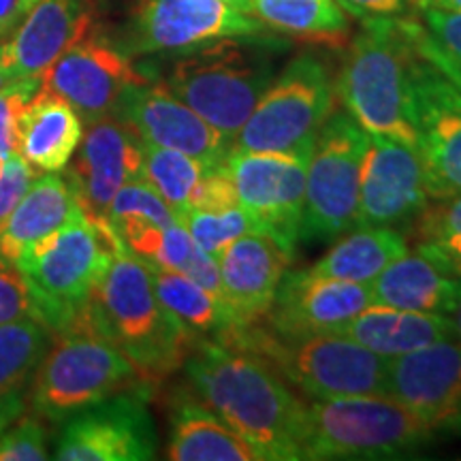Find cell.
Returning a JSON list of instances; mask_svg holds the SVG:
<instances>
[{
	"mask_svg": "<svg viewBox=\"0 0 461 461\" xmlns=\"http://www.w3.org/2000/svg\"><path fill=\"white\" fill-rule=\"evenodd\" d=\"M411 17H367L344 51L333 82L346 113L370 135L414 146Z\"/></svg>",
	"mask_w": 461,
	"mask_h": 461,
	"instance_id": "obj_3",
	"label": "cell"
},
{
	"mask_svg": "<svg viewBox=\"0 0 461 461\" xmlns=\"http://www.w3.org/2000/svg\"><path fill=\"white\" fill-rule=\"evenodd\" d=\"M224 3L230 5V7H235L238 11H241V14L252 15V3H250V0H224Z\"/></svg>",
	"mask_w": 461,
	"mask_h": 461,
	"instance_id": "obj_46",
	"label": "cell"
},
{
	"mask_svg": "<svg viewBox=\"0 0 461 461\" xmlns=\"http://www.w3.org/2000/svg\"><path fill=\"white\" fill-rule=\"evenodd\" d=\"M370 135L336 112L316 132L305 173L302 241H330L357 227L363 158Z\"/></svg>",
	"mask_w": 461,
	"mask_h": 461,
	"instance_id": "obj_10",
	"label": "cell"
},
{
	"mask_svg": "<svg viewBox=\"0 0 461 461\" xmlns=\"http://www.w3.org/2000/svg\"><path fill=\"white\" fill-rule=\"evenodd\" d=\"M370 303L372 285L327 278L312 269L285 272L263 321L280 336L342 333Z\"/></svg>",
	"mask_w": 461,
	"mask_h": 461,
	"instance_id": "obj_20",
	"label": "cell"
},
{
	"mask_svg": "<svg viewBox=\"0 0 461 461\" xmlns=\"http://www.w3.org/2000/svg\"><path fill=\"white\" fill-rule=\"evenodd\" d=\"M131 180H143V141L115 115L92 122L67 171L84 216L107 222L115 193Z\"/></svg>",
	"mask_w": 461,
	"mask_h": 461,
	"instance_id": "obj_19",
	"label": "cell"
},
{
	"mask_svg": "<svg viewBox=\"0 0 461 461\" xmlns=\"http://www.w3.org/2000/svg\"><path fill=\"white\" fill-rule=\"evenodd\" d=\"M336 107L330 67L321 56L303 51L276 75L235 137L250 152H286L314 141Z\"/></svg>",
	"mask_w": 461,
	"mask_h": 461,
	"instance_id": "obj_9",
	"label": "cell"
},
{
	"mask_svg": "<svg viewBox=\"0 0 461 461\" xmlns=\"http://www.w3.org/2000/svg\"><path fill=\"white\" fill-rule=\"evenodd\" d=\"M412 20L414 39L453 82L461 86V14L457 11L419 9Z\"/></svg>",
	"mask_w": 461,
	"mask_h": 461,
	"instance_id": "obj_33",
	"label": "cell"
},
{
	"mask_svg": "<svg viewBox=\"0 0 461 461\" xmlns=\"http://www.w3.org/2000/svg\"><path fill=\"white\" fill-rule=\"evenodd\" d=\"M429 201L417 148L384 135H370L363 158L357 227L414 222Z\"/></svg>",
	"mask_w": 461,
	"mask_h": 461,
	"instance_id": "obj_17",
	"label": "cell"
},
{
	"mask_svg": "<svg viewBox=\"0 0 461 461\" xmlns=\"http://www.w3.org/2000/svg\"><path fill=\"white\" fill-rule=\"evenodd\" d=\"M180 222L188 229L193 240L197 241L201 250L212 255L218 261L227 248L235 240L255 233L252 221L240 205L222 207V210H197L190 207L180 218Z\"/></svg>",
	"mask_w": 461,
	"mask_h": 461,
	"instance_id": "obj_35",
	"label": "cell"
},
{
	"mask_svg": "<svg viewBox=\"0 0 461 461\" xmlns=\"http://www.w3.org/2000/svg\"><path fill=\"white\" fill-rule=\"evenodd\" d=\"M143 79L118 45L88 32L43 73L41 88L65 99L84 122L92 124L113 115L124 90Z\"/></svg>",
	"mask_w": 461,
	"mask_h": 461,
	"instance_id": "obj_16",
	"label": "cell"
},
{
	"mask_svg": "<svg viewBox=\"0 0 461 461\" xmlns=\"http://www.w3.org/2000/svg\"><path fill=\"white\" fill-rule=\"evenodd\" d=\"M434 431L391 395L305 403L303 459H397L420 451Z\"/></svg>",
	"mask_w": 461,
	"mask_h": 461,
	"instance_id": "obj_7",
	"label": "cell"
},
{
	"mask_svg": "<svg viewBox=\"0 0 461 461\" xmlns=\"http://www.w3.org/2000/svg\"><path fill=\"white\" fill-rule=\"evenodd\" d=\"M39 0H0V41L24 22Z\"/></svg>",
	"mask_w": 461,
	"mask_h": 461,
	"instance_id": "obj_43",
	"label": "cell"
},
{
	"mask_svg": "<svg viewBox=\"0 0 461 461\" xmlns=\"http://www.w3.org/2000/svg\"><path fill=\"white\" fill-rule=\"evenodd\" d=\"M455 267H457V269H459V272H461V257L457 258V261H455Z\"/></svg>",
	"mask_w": 461,
	"mask_h": 461,
	"instance_id": "obj_47",
	"label": "cell"
},
{
	"mask_svg": "<svg viewBox=\"0 0 461 461\" xmlns=\"http://www.w3.org/2000/svg\"><path fill=\"white\" fill-rule=\"evenodd\" d=\"M32 316V297L15 263L0 257V325Z\"/></svg>",
	"mask_w": 461,
	"mask_h": 461,
	"instance_id": "obj_40",
	"label": "cell"
},
{
	"mask_svg": "<svg viewBox=\"0 0 461 461\" xmlns=\"http://www.w3.org/2000/svg\"><path fill=\"white\" fill-rule=\"evenodd\" d=\"M233 205H240L238 193H235V184L230 180L224 163L205 169L197 188H194L190 207H197V210H222V207Z\"/></svg>",
	"mask_w": 461,
	"mask_h": 461,
	"instance_id": "obj_41",
	"label": "cell"
},
{
	"mask_svg": "<svg viewBox=\"0 0 461 461\" xmlns=\"http://www.w3.org/2000/svg\"><path fill=\"white\" fill-rule=\"evenodd\" d=\"M88 319L118 346L148 387L182 367L199 342L160 303L148 263L131 250L118 252L96 282Z\"/></svg>",
	"mask_w": 461,
	"mask_h": 461,
	"instance_id": "obj_2",
	"label": "cell"
},
{
	"mask_svg": "<svg viewBox=\"0 0 461 461\" xmlns=\"http://www.w3.org/2000/svg\"><path fill=\"white\" fill-rule=\"evenodd\" d=\"M129 250L109 222L82 216L15 258L32 297V319L62 333L86 314L96 282L118 252Z\"/></svg>",
	"mask_w": 461,
	"mask_h": 461,
	"instance_id": "obj_6",
	"label": "cell"
},
{
	"mask_svg": "<svg viewBox=\"0 0 461 461\" xmlns=\"http://www.w3.org/2000/svg\"><path fill=\"white\" fill-rule=\"evenodd\" d=\"M448 319H451L453 338L461 344V297H459V302H457V305H455V310L451 312V316H448Z\"/></svg>",
	"mask_w": 461,
	"mask_h": 461,
	"instance_id": "obj_45",
	"label": "cell"
},
{
	"mask_svg": "<svg viewBox=\"0 0 461 461\" xmlns=\"http://www.w3.org/2000/svg\"><path fill=\"white\" fill-rule=\"evenodd\" d=\"M339 7L350 15L367 20V17H397L408 9L412 0H336Z\"/></svg>",
	"mask_w": 461,
	"mask_h": 461,
	"instance_id": "obj_42",
	"label": "cell"
},
{
	"mask_svg": "<svg viewBox=\"0 0 461 461\" xmlns=\"http://www.w3.org/2000/svg\"><path fill=\"white\" fill-rule=\"evenodd\" d=\"M90 26L92 15L84 0H39L7 41H0V86L41 79Z\"/></svg>",
	"mask_w": 461,
	"mask_h": 461,
	"instance_id": "obj_21",
	"label": "cell"
},
{
	"mask_svg": "<svg viewBox=\"0 0 461 461\" xmlns=\"http://www.w3.org/2000/svg\"><path fill=\"white\" fill-rule=\"evenodd\" d=\"M41 90V79H15L0 86V154L17 152L20 120L28 103Z\"/></svg>",
	"mask_w": 461,
	"mask_h": 461,
	"instance_id": "obj_37",
	"label": "cell"
},
{
	"mask_svg": "<svg viewBox=\"0 0 461 461\" xmlns=\"http://www.w3.org/2000/svg\"><path fill=\"white\" fill-rule=\"evenodd\" d=\"M50 459L48 431L37 419L22 417L0 429V461H43Z\"/></svg>",
	"mask_w": 461,
	"mask_h": 461,
	"instance_id": "obj_38",
	"label": "cell"
},
{
	"mask_svg": "<svg viewBox=\"0 0 461 461\" xmlns=\"http://www.w3.org/2000/svg\"><path fill=\"white\" fill-rule=\"evenodd\" d=\"M252 15L267 28L308 41L342 43L348 17L336 0H250Z\"/></svg>",
	"mask_w": 461,
	"mask_h": 461,
	"instance_id": "obj_31",
	"label": "cell"
},
{
	"mask_svg": "<svg viewBox=\"0 0 461 461\" xmlns=\"http://www.w3.org/2000/svg\"><path fill=\"white\" fill-rule=\"evenodd\" d=\"M3 165H5V157H3V154H0V169H3Z\"/></svg>",
	"mask_w": 461,
	"mask_h": 461,
	"instance_id": "obj_48",
	"label": "cell"
},
{
	"mask_svg": "<svg viewBox=\"0 0 461 461\" xmlns=\"http://www.w3.org/2000/svg\"><path fill=\"white\" fill-rule=\"evenodd\" d=\"M146 389V384H140L118 391L65 419L54 459L148 461L157 457V428Z\"/></svg>",
	"mask_w": 461,
	"mask_h": 461,
	"instance_id": "obj_14",
	"label": "cell"
},
{
	"mask_svg": "<svg viewBox=\"0 0 461 461\" xmlns=\"http://www.w3.org/2000/svg\"><path fill=\"white\" fill-rule=\"evenodd\" d=\"M280 50L285 43L267 32L218 39L176 56L165 86L235 146L241 126L274 82Z\"/></svg>",
	"mask_w": 461,
	"mask_h": 461,
	"instance_id": "obj_4",
	"label": "cell"
},
{
	"mask_svg": "<svg viewBox=\"0 0 461 461\" xmlns=\"http://www.w3.org/2000/svg\"><path fill=\"white\" fill-rule=\"evenodd\" d=\"M342 333L384 359H395L453 338V327L448 316L370 303Z\"/></svg>",
	"mask_w": 461,
	"mask_h": 461,
	"instance_id": "obj_28",
	"label": "cell"
},
{
	"mask_svg": "<svg viewBox=\"0 0 461 461\" xmlns=\"http://www.w3.org/2000/svg\"><path fill=\"white\" fill-rule=\"evenodd\" d=\"M267 26L224 0H140L118 48L126 56H180L224 37L263 34Z\"/></svg>",
	"mask_w": 461,
	"mask_h": 461,
	"instance_id": "obj_12",
	"label": "cell"
},
{
	"mask_svg": "<svg viewBox=\"0 0 461 461\" xmlns=\"http://www.w3.org/2000/svg\"><path fill=\"white\" fill-rule=\"evenodd\" d=\"M374 303L451 316L461 297V272L434 246L419 241L372 282Z\"/></svg>",
	"mask_w": 461,
	"mask_h": 461,
	"instance_id": "obj_22",
	"label": "cell"
},
{
	"mask_svg": "<svg viewBox=\"0 0 461 461\" xmlns=\"http://www.w3.org/2000/svg\"><path fill=\"white\" fill-rule=\"evenodd\" d=\"M312 143L286 152L233 148L224 160L238 203L252 221L255 233L272 240L291 258L302 241L305 173Z\"/></svg>",
	"mask_w": 461,
	"mask_h": 461,
	"instance_id": "obj_11",
	"label": "cell"
},
{
	"mask_svg": "<svg viewBox=\"0 0 461 461\" xmlns=\"http://www.w3.org/2000/svg\"><path fill=\"white\" fill-rule=\"evenodd\" d=\"M107 222L115 235L122 238L129 230L146 224L169 227L177 222V218L167 201L146 180H131L115 193L107 212Z\"/></svg>",
	"mask_w": 461,
	"mask_h": 461,
	"instance_id": "obj_34",
	"label": "cell"
},
{
	"mask_svg": "<svg viewBox=\"0 0 461 461\" xmlns=\"http://www.w3.org/2000/svg\"><path fill=\"white\" fill-rule=\"evenodd\" d=\"M419 241L434 246L455 263L461 257V193L447 199H431L414 218Z\"/></svg>",
	"mask_w": 461,
	"mask_h": 461,
	"instance_id": "obj_36",
	"label": "cell"
},
{
	"mask_svg": "<svg viewBox=\"0 0 461 461\" xmlns=\"http://www.w3.org/2000/svg\"><path fill=\"white\" fill-rule=\"evenodd\" d=\"M205 167L177 149L143 143V180L167 201L177 221L190 210Z\"/></svg>",
	"mask_w": 461,
	"mask_h": 461,
	"instance_id": "obj_32",
	"label": "cell"
},
{
	"mask_svg": "<svg viewBox=\"0 0 461 461\" xmlns=\"http://www.w3.org/2000/svg\"><path fill=\"white\" fill-rule=\"evenodd\" d=\"M408 250V240L395 227H355L325 252L312 267L327 278L372 285L380 272Z\"/></svg>",
	"mask_w": 461,
	"mask_h": 461,
	"instance_id": "obj_29",
	"label": "cell"
},
{
	"mask_svg": "<svg viewBox=\"0 0 461 461\" xmlns=\"http://www.w3.org/2000/svg\"><path fill=\"white\" fill-rule=\"evenodd\" d=\"M82 216L84 210L67 177L56 173L34 177L0 233V257L14 263L34 241L48 238Z\"/></svg>",
	"mask_w": 461,
	"mask_h": 461,
	"instance_id": "obj_27",
	"label": "cell"
},
{
	"mask_svg": "<svg viewBox=\"0 0 461 461\" xmlns=\"http://www.w3.org/2000/svg\"><path fill=\"white\" fill-rule=\"evenodd\" d=\"M148 267L160 303L194 339H222L240 327L227 305L188 276L152 263Z\"/></svg>",
	"mask_w": 461,
	"mask_h": 461,
	"instance_id": "obj_30",
	"label": "cell"
},
{
	"mask_svg": "<svg viewBox=\"0 0 461 461\" xmlns=\"http://www.w3.org/2000/svg\"><path fill=\"white\" fill-rule=\"evenodd\" d=\"M387 393L434 434L461 436V344L447 338L389 359Z\"/></svg>",
	"mask_w": 461,
	"mask_h": 461,
	"instance_id": "obj_18",
	"label": "cell"
},
{
	"mask_svg": "<svg viewBox=\"0 0 461 461\" xmlns=\"http://www.w3.org/2000/svg\"><path fill=\"white\" fill-rule=\"evenodd\" d=\"M51 339L48 327L32 316L0 325V429L26 414Z\"/></svg>",
	"mask_w": 461,
	"mask_h": 461,
	"instance_id": "obj_26",
	"label": "cell"
},
{
	"mask_svg": "<svg viewBox=\"0 0 461 461\" xmlns=\"http://www.w3.org/2000/svg\"><path fill=\"white\" fill-rule=\"evenodd\" d=\"M37 177L34 167L20 152L9 154L0 169V233L7 227L11 214L20 203L26 190Z\"/></svg>",
	"mask_w": 461,
	"mask_h": 461,
	"instance_id": "obj_39",
	"label": "cell"
},
{
	"mask_svg": "<svg viewBox=\"0 0 461 461\" xmlns=\"http://www.w3.org/2000/svg\"><path fill=\"white\" fill-rule=\"evenodd\" d=\"M216 342L238 346L261 357L310 400L389 395V359L372 353L346 333L280 336L258 321L235 327L227 338Z\"/></svg>",
	"mask_w": 461,
	"mask_h": 461,
	"instance_id": "obj_5",
	"label": "cell"
},
{
	"mask_svg": "<svg viewBox=\"0 0 461 461\" xmlns=\"http://www.w3.org/2000/svg\"><path fill=\"white\" fill-rule=\"evenodd\" d=\"M188 387L263 461L303 459L305 402L274 366L238 346L199 339L184 361Z\"/></svg>",
	"mask_w": 461,
	"mask_h": 461,
	"instance_id": "obj_1",
	"label": "cell"
},
{
	"mask_svg": "<svg viewBox=\"0 0 461 461\" xmlns=\"http://www.w3.org/2000/svg\"><path fill=\"white\" fill-rule=\"evenodd\" d=\"M414 45V148L423 163L429 199H447L461 193V86L419 48L417 39Z\"/></svg>",
	"mask_w": 461,
	"mask_h": 461,
	"instance_id": "obj_13",
	"label": "cell"
},
{
	"mask_svg": "<svg viewBox=\"0 0 461 461\" xmlns=\"http://www.w3.org/2000/svg\"><path fill=\"white\" fill-rule=\"evenodd\" d=\"M140 384L146 383L132 363L92 327L86 308L71 330L51 339L34 378L31 408L39 419L60 423L92 403Z\"/></svg>",
	"mask_w": 461,
	"mask_h": 461,
	"instance_id": "obj_8",
	"label": "cell"
},
{
	"mask_svg": "<svg viewBox=\"0 0 461 461\" xmlns=\"http://www.w3.org/2000/svg\"><path fill=\"white\" fill-rule=\"evenodd\" d=\"M419 9H438V11H457L461 14V0H412Z\"/></svg>",
	"mask_w": 461,
	"mask_h": 461,
	"instance_id": "obj_44",
	"label": "cell"
},
{
	"mask_svg": "<svg viewBox=\"0 0 461 461\" xmlns=\"http://www.w3.org/2000/svg\"><path fill=\"white\" fill-rule=\"evenodd\" d=\"M113 115L129 124L143 143L188 154L205 169L222 165L233 149V141L171 95L165 84L148 79L131 84Z\"/></svg>",
	"mask_w": 461,
	"mask_h": 461,
	"instance_id": "obj_15",
	"label": "cell"
},
{
	"mask_svg": "<svg viewBox=\"0 0 461 461\" xmlns=\"http://www.w3.org/2000/svg\"><path fill=\"white\" fill-rule=\"evenodd\" d=\"M171 461H258L244 438L235 434L190 387L169 397Z\"/></svg>",
	"mask_w": 461,
	"mask_h": 461,
	"instance_id": "obj_24",
	"label": "cell"
},
{
	"mask_svg": "<svg viewBox=\"0 0 461 461\" xmlns=\"http://www.w3.org/2000/svg\"><path fill=\"white\" fill-rule=\"evenodd\" d=\"M82 122L79 113L65 99L41 88L22 113L17 152L34 169L62 171L82 143Z\"/></svg>",
	"mask_w": 461,
	"mask_h": 461,
	"instance_id": "obj_25",
	"label": "cell"
},
{
	"mask_svg": "<svg viewBox=\"0 0 461 461\" xmlns=\"http://www.w3.org/2000/svg\"><path fill=\"white\" fill-rule=\"evenodd\" d=\"M291 257L261 233L235 240L218 257L222 299L241 325L265 319Z\"/></svg>",
	"mask_w": 461,
	"mask_h": 461,
	"instance_id": "obj_23",
	"label": "cell"
}]
</instances>
